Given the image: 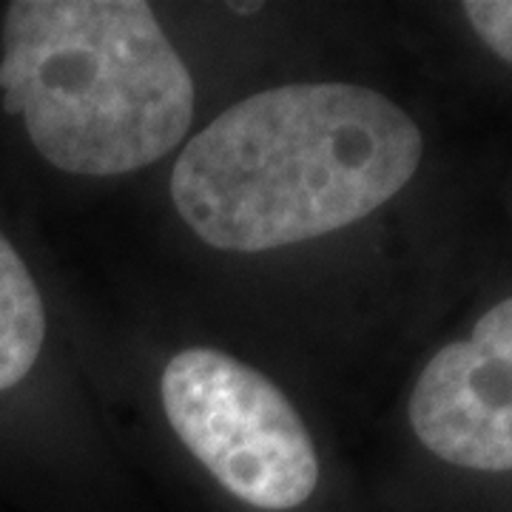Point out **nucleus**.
I'll return each instance as SVG.
<instances>
[{"instance_id": "obj_1", "label": "nucleus", "mask_w": 512, "mask_h": 512, "mask_svg": "<svg viewBox=\"0 0 512 512\" xmlns=\"http://www.w3.org/2000/svg\"><path fill=\"white\" fill-rule=\"evenodd\" d=\"M419 126L353 83H291L234 103L171 174L185 225L211 248L259 254L370 217L419 171Z\"/></svg>"}, {"instance_id": "obj_2", "label": "nucleus", "mask_w": 512, "mask_h": 512, "mask_svg": "<svg viewBox=\"0 0 512 512\" xmlns=\"http://www.w3.org/2000/svg\"><path fill=\"white\" fill-rule=\"evenodd\" d=\"M0 46L3 109L60 171L131 174L188 134L194 80L143 0H15Z\"/></svg>"}, {"instance_id": "obj_3", "label": "nucleus", "mask_w": 512, "mask_h": 512, "mask_svg": "<svg viewBox=\"0 0 512 512\" xmlns=\"http://www.w3.org/2000/svg\"><path fill=\"white\" fill-rule=\"evenodd\" d=\"M163 410L188 453L256 510L302 507L319 458L288 396L259 370L211 348L177 353L163 370Z\"/></svg>"}, {"instance_id": "obj_4", "label": "nucleus", "mask_w": 512, "mask_h": 512, "mask_svg": "<svg viewBox=\"0 0 512 512\" xmlns=\"http://www.w3.org/2000/svg\"><path fill=\"white\" fill-rule=\"evenodd\" d=\"M407 413L441 461L481 473L512 470V296L424 365Z\"/></svg>"}, {"instance_id": "obj_5", "label": "nucleus", "mask_w": 512, "mask_h": 512, "mask_svg": "<svg viewBox=\"0 0 512 512\" xmlns=\"http://www.w3.org/2000/svg\"><path fill=\"white\" fill-rule=\"evenodd\" d=\"M46 339V308L26 262L0 234V393L35 367Z\"/></svg>"}, {"instance_id": "obj_6", "label": "nucleus", "mask_w": 512, "mask_h": 512, "mask_svg": "<svg viewBox=\"0 0 512 512\" xmlns=\"http://www.w3.org/2000/svg\"><path fill=\"white\" fill-rule=\"evenodd\" d=\"M461 9L484 46L512 66V0H470Z\"/></svg>"}, {"instance_id": "obj_7", "label": "nucleus", "mask_w": 512, "mask_h": 512, "mask_svg": "<svg viewBox=\"0 0 512 512\" xmlns=\"http://www.w3.org/2000/svg\"><path fill=\"white\" fill-rule=\"evenodd\" d=\"M231 9L239 15H251V12H259V3H231Z\"/></svg>"}]
</instances>
